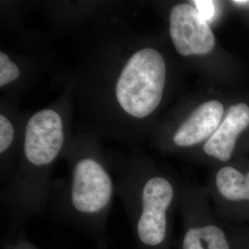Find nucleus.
Returning <instances> with one entry per match:
<instances>
[{
    "instance_id": "nucleus-1",
    "label": "nucleus",
    "mask_w": 249,
    "mask_h": 249,
    "mask_svg": "<svg viewBox=\"0 0 249 249\" xmlns=\"http://www.w3.org/2000/svg\"><path fill=\"white\" fill-rule=\"evenodd\" d=\"M114 194L113 181L98 160H78L72 171L71 212L76 227L106 244L107 213Z\"/></svg>"
},
{
    "instance_id": "nucleus-9",
    "label": "nucleus",
    "mask_w": 249,
    "mask_h": 249,
    "mask_svg": "<svg viewBox=\"0 0 249 249\" xmlns=\"http://www.w3.org/2000/svg\"><path fill=\"white\" fill-rule=\"evenodd\" d=\"M216 187L228 200H249V172L243 175L233 167H223L216 175Z\"/></svg>"
},
{
    "instance_id": "nucleus-8",
    "label": "nucleus",
    "mask_w": 249,
    "mask_h": 249,
    "mask_svg": "<svg viewBox=\"0 0 249 249\" xmlns=\"http://www.w3.org/2000/svg\"><path fill=\"white\" fill-rule=\"evenodd\" d=\"M181 249H230L224 231L213 223L190 221L186 225Z\"/></svg>"
},
{
    "instance_id": "nucleus-7",
    "label": "nucleus",
    "mask_w": 249,
    "mask_h": 249,
    "mask_svg": "<svg viewBox=\"0 0 249 249\" xmlns=\"http://www.w3.org/2000/svg\"><path fill=\"white\" fill-rule=\"evenodd\" d=\"M249 125V106L237 104L230 107L224 120L205 144V153L222 161L229 160L238 136Z\"/></svg>"
},
{
    "instance_id": "nucleus-13",
    "label": "nucleus",
    "mask_w": 249,
    "mask_h": 249,
    "mask_svg": "<svg viewBox=\"0 0 249 249\" xmlns=\"http://www.w3.org/2000/svg\"><path fill=\"white\" fill-rule=\"evenodd\" d=\"M196 9L200 16L207 22L211 21L215 15V5L213 1L211 0H196L194 1Z\"/></svg>"
},
{
    "instance_id": "nucleus-2",
    "label": "nucleus",
    "mask_w": 249,
    "mask_h": 249,
    "mask_svg": "<svg viewBox=\"0 0 249 249\" xmlns=\"http://www.w3.org/2000/svg\"><path fill=\"white\" fill-rule=\"evenodd\" d=\"M165 80L162 55L153 48L142 49L129 58L116 82L117 102L129 116H150L160 105Z\"/></svg>"
},
{
    "instance_id": "nucleus-12",
    "label": "nucleus",
    "mask_w": 249,
    "mask_h": 249,
    "mask_svg": "<svg viewBox=\"0 0 249 249\" xmlns=\"http://www.w3.org/2000/svg\"><path fill=\"white\" fill-rule=\"evenodd\" d=\"M14 137V128L6 116H0V152L3 153L10 147Z\"/></svg>"
},
{
    "instance_id": "nucleus-14",
    "label": "nucleus",
    "mask_w": 249,
    "mask_h": 249,
    "mask_svg": "<svg viewBox=\"0 0 249 249\" xmlns=\"http://www.w3.org/2000/svg\"><path fill=\"white\" fill-rule=\"evenodd\" d=\"M232 3L236 6H249V0H234Z\"/></svg>"
},
{
    "instance_id": "nucleus-4",
    "label": "nucleus",
    "mask_w": 249,
    "mask_h": 249,
    "mask_svg": "<svg viewBox=\"0 0 249 249\" xmlns=\"http://www.w3.org/2000/svg\"><path fill=\"white\" fill-rule=\"evenodd\" d=\"M63 142L62 119L56 112L45 109L30 118L25 130L24 154L33 167L50 165L61 151Z\"/></svg>"
},
{
    "instance_id": "nucleus-6",
    "label": "nucleus",
    "mask_w": 249,
    "mask_h": 249,
    "mask_svg": "<svg viewBox=\"0 0 249 249\" xmlns=\"http://www.w3.org/2000/svg\"><path fill=\"white\" fill-rule=\"evenodd\" d=\"M224 108L216 100L208 101L196 107L174 135V142L179 147H191L210 139L223 118Z\"/></svg>"
},
{
    "instance_id": "nucleus-3",
    "label": "nucleus",
    "mask_w": 249,
    "mask_h": 249,
    "mask_svg": "<svg viewBox=\"0 0 249 249\" xmlns=\"http://www.w3.org/2000/svg\"><path fill=\"white\" fill-rule=\"evenodd\" d=\"M174 196L168 179L160 176L143 178L129 205V221L139 249H168L169 211Z\"/></svg>"
},
{
    "instance_id": "nucleus-10",
    "label": "nucleus",
    "mask_w": 249,
    "mask_h": 249,
    "mask_svg": "<svg viewBox=\"0 0 249 249\" xmlns=\"http://www.w3.org/2000/svg\"><path fill=\"white\" fill-rule=\"evenodd\" d=\"M19 76L18 66L10 60L9 56L3 52L0 53V86L3 87L17 80Z\"/></svg>"
},
{
    "instance_id": "nucleus-5",
    "label": "nucleus",
    "mask_w": 249,
    "mask_h": 249,
    "mask_svg": "<svg viewBox=\"0 0 249 249\" xmlns=\"http://www.w3.org/2000/svg\"><path fill=\"white\" fill-rule=\"evenodd\" d=\"M170 36L178 53L183 56L204 55L215 45L213 33L196 8L178 4L170 14Z\"/></svg>"
},
{
    "instance_id": "nucleus-11",
    "label": "nucleus",
    "mask_w": 249,
    "mask_h": 249,
    "mask_svg": "<svg viewBox=\"0 0 249 249\" xmlns=\"http://www.w3.org/2000/svg\"><path fill=\"white\" fill-rule=\"evenodd\" d=\"M3 249H40L27 238L23 231H11L3 240Z\"/></svg>"
}]
</instances>
